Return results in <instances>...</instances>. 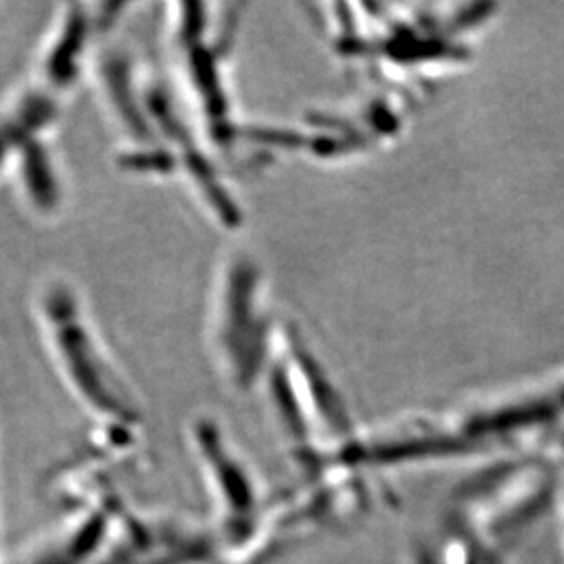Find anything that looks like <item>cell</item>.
<instances>
[{
  "mask_svg": "<svg viewBox=\"0 0 564 564\" xmlns=\"http://www.w3.org/2000/svg\"><path fill=\"white\" fill-rule=\"evenodd\" d=\"M15 137H18V126H2L0 128V160L4 158L9 142L15 141Z\"/></svg>",
  "mask_w": 564,
  "mask_h": 564,
  "instance_id": "cell-2",
  "label": "cell"
},
{
  "mask_svg": "<svg viewBox=\"0 0 564 564\" xmlns=\"http://www.w3.org/2000/svg\"><path fill=\"white\" fill-rule=\"evenodd\" d=\"M207 454L212 456V460L218 468V477L223 484L224 494L228 498V505L232 508V512L237 517H245L251 512L253 508V496L249 489V481L245 479L241 468L232 460H228L218 445V440L212 437V433H207V444H205Z\"/></svg>",
  "mask_w": 564,
  "mask_h": 564,
  "instance_id": "cell-1",
  "label": "cell"
}]
</instances>
